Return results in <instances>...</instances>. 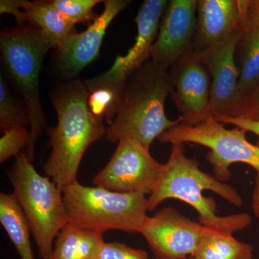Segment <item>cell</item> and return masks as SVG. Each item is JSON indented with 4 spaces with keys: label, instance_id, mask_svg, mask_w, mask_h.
I'll use <instances>...</instances> for the list:
<instances>
[{
    "label": "cell",
    "instance_id": "2e32d148",
    "mask_svg": "<svg viewBox=\"0 0 259 259\" xmlns=\"http://www.w3.org/2000/svg\"><path fill=\"white\" fill-rule=\"evenodd\" d=\"M83 82L88 90L90 111L99 118H105L108 125H111L120 107L126 80L110 69Z\"/></svg>",
    "mask_w": 259,
    "mask_h": 259
},
{
    "label": "cell",
    "instance_id": "484cf974",
    "mask_svg": "<svg viewBox=\"0 0 259 259\" xmlns=\"http://www.w3.org/2000/svg\"><path fill=\"white\" fill-rule=\"evenodd\" d=\"M238 117L259 122V83L243 97Z\"/></svg>",
    "mask_w": 259,
    "mask_h": 259
},
{
    "label": "cell",
    "instance_id": "5bb4252c",
    "mask_svg": "<svg viewBox=\"0 0 259 259\" xmlns=\"http://www.w3.org/2000/svg\"><path fill=\"white\" fill-rule=\"evenodd\" d=\"M244 29L242 0H198L192 49L200 55Z\"/></svg>",
    "mask_w": 259,
    "mask_h": 259
},
{
    "label": "cell",
    "instance_id": "ffe728a7",
    "mask_svg": "<svg viewBox=\"0 0 259 259\" xmlns=\"http://www.w3.org/2000/svg\"><path fill=\"white\" fill-rule=\"evenodd\" d=\"M235 59L238 68V85L242 96L259 83V29L245 27L237 44Z\"/></svg>",
    "mask_w": 259,
    "mask_h": 259
},
{
    "label": "cell",
    "instance_id": "7a4b0ae2",
    "mask_svg": "<svg viewBox=\"0 0 259 259\" xmlns=\"http://www.w3.org/2000/svg\"><path fill=\"white\" fill-rule=\"evenodd\" d=\"M58 124L48 130L52 151L44 166L46 176L61 190L77 182L80 163L89 146L106 135L102 119L88 106L89 93L83 81L70 80L51 93Z\"/></svg>",
    "mask_w": 259,
    "mask_h": 259
},
{
    "label": "cell",
    "instance_id": "7c38bea8",
    "mask_svg": "<svg viewBox=\"0 0 259 259\" xmlns=\"http://www.w3.org/2000/svg\"><path fill=\"white\" fill-rule=\"evenodd\" d=\"M105 9L81 32H73L56 48L58 68L66 79H74L100 54L109 25L131 3L128 0H105Z\"/></svg>",
    "mask_w": 259,
    "mask_h": 259
},
{
    "label": "cell",
    "instance_id": "cb8c5ba5",
    "mask_svg": "<svg viewBox=\"0 0 259 259\" xmlns=\"http://www.w3.org/2000/svg\"><path fill=\"white\" fill-rule=\"evenodd\" d=\"M31 135L26 127H17L4 133L0 139V162L18 156L24 148H28Z\"/></svg>",
    "mask_w": 259,
    "mask_h": 259
},
{
    "label": "cell",
    "instance_id": "6da1fadb",
    "mask_svg": "<svg viewBox=\"0 0 259 259\" xmlns=\"http://www.w3.org/2000/svg\"><path fill=\"white\" fill-rule=\"evenodd\" d=\"M205 190L214 192L236 207L243 205V198L234 187L202 171L198 162L187 157L183 144H171L169 158L163 165L157 185L148 197V211H154L167 199H178L197 211L199 223L204 226L233 234L250 226L252 219L247 213L218 215L215 201L204 197Z\"/></svg>",
    "mask_w": 259,
    "mask_h": 259
},
{
    "label": "cell",
    "instance_id": "52a82bcc",
    "mask_svg": "<svg viewBox=\"0 0 259 259\" xmlns=\"http://www.w3.org/2000/svg\"><path fill=\"white\" fill-rule=\"evenodd\" d=\"M246 131L236 127L227 129L214 118L197 125L180 124L158 138L162 144L191 143L209 148L206 159L212 166L214 176L226 183L231 180L230 167L243 163L259 171V147L246 139Z\"/></svg>",
    "mask_w": 259,
    "mask_h": 259
},
{
    "label": "cell",
    "instance_id": "9a60e30c",
    "mask_svg": "<svg viewBox=\"0 0 259 259\" xmlns=\"http://www.w3.org/2000/svg\"><path fill=\"white\" fill-rule=\"evenodd\" d=\"M168 3L167 0H145L143 3L135 19L138 28L136 42L125 56H117L111 67L122 79L127 80L134 71L151 59V50Z\"/></svg>",
    "mask_w": 259,
    "mask_h": 259
},
{
    "label": "cell",
    "instance_id": "9c48e42d",
    "mask_svg": "<svg viewBox=\"0 0 259 259\" xmlns=\"http://www.w3.org/2000/svg\"><path fill=\"white\" fill-rule=\"evenodd\" d=\"M170 96L181 124L197 125L214 118L210 107V74L201 56L191 51L170 68Z\"/></svg>",
    "mask_w": 259,
    "mask_h": 259
},
{
    "label": "cell",
    "instance_id": "277c9868",
    "mask_svg": "<svg viewBox=\"0 0 259 259\" xmlns=\"http://www.w3.org/2000/svg\"><path fill=\"white\" fill-rule=\"evenodd\" d=\"M62 192L68 223L82 229L102 234L111 230L139 233L148 218V198L144 194L112 192L78 182Z\"/></svg>",
    "mask_w": 259,
    "mask_h": 259
},
{
    "label": "cell",
    "instance_id": "44dd1931",
    "mask_svg": "<svg viewBox=\"0 0 259 259\" xmlns=\"http://www.w3.org/2000/svg\"><path fill=\"white\" fill-rule=\"evenodd\" d=\"M190 259H253V247L238 241L233 233L212 229Z\"/></svg>",
    "mask_w": 259,
    "mask_h": 259
},
{
    "label": "cell",
    "instance_id": "4fadbf2b",
    "mask_svg": "<svg viewBox=\"0 0 259 259\" xmlns=\"http://www.w3.org/2000/svg\"><path fill=\"white\" fill-rule=\"evenodd\" d=\"M197 0H171L160 24L151 59L168 69L193 51Z\"/></svg>",
    "mask_w": 259,
    "mask_h": 259
},
{
    "label": "cell",
    "instance_id": "83f0119b",
    "mask_svg": "<svg viewBox=\"0 0 259 259\" xmlns=\"http://www.w3.org/2000/svg\"><path fill=\"white\" fill-rule=\"evenodd\" d=\"M245 27L259 29V0H242Z\"/></svg>",
    "mask_w": 259,
    "mask_h": 259
},
{
    "label": "cell",
    "instance_id": "4316f807",
    "mask_svg": "<svg viewBox=\"0 0 259 259\" xmlns=\"http://www.w3.org/2000/svg\"><path fill=\"white\" fill-rule=\"evenodd\" d=\"M214 119L224 125L229 124V125H236L239 128L245 130L246 132L253 133L259 138L258 121L247 120V119L238 117H227V116H214ZM255 145L259 147V140Z\"/></svg>",
    "mask_w": 259,
    "mask_h": 259
},
{
    "label": "cell",
    "instance_id": "d6986e66",
    "mask_svg": "<svg viewBox=\"0 0 259 259\" xmlns=\"http://www.w3.org/2000/svg\"><path fill=\"white\" fill-rule=\"evenodd\" d=\"M0 222L21 259H35L30 243V226L13 194H0Z\"/></svg>",
    "mask_w": 259,
    "mask_h": 259
},
{
    "label": "cell",
    "instance_id": "8fae6325",
    "mask_svg": "<svg viewBox=\"0 0 259 259\" xmlns=\"http://www.w3.org/2000/svg\"><path fill=\"white\" fill-rule=\"evenodd\" d=\"M245 30V29H244ZM244 30L236 32L222 44L200 54L211 77L210 107L213 115L236 117L242 105L235 52Z\"/></svg>",
    "mask_w": 259,
    "mask_h": 259
},
{
    "label": "cell",
    "instance_id": "f546056e",
    "mask_svg": "<svg viewBox=\"0 0 259 259\" xmlns=\"http://www.w3.org/2000/svg\"><path fill=\"white\" fill-rule=\"evenodd\" d=\"M252 210L255 218L259 221V171L255 179V187L252 194Z\"/></svg>",
    "mask_w": 259,
    "mask_h": 259
},
{
    "label": "cell",
    "instance_id": "f1b7e54d",
    "mask_svg": "<svg viewBox=\"0 0 259 259\" xmlns=\"http://www.w3.org/2000/svg\"><path fill=\"white\" fill-rule=\"evenodd\" d=\"M24 0H1L0 13L14 16L19 25H23Z\"/></svg>",
    "mask_w": 259,
    "mask_h": 259
},
{
    "label": "cell",
    "instance_id": "e0dca14e",
    "mask_svg": "<svg viewBox=\"0 0 259 259\" xmlns=\"http://www.w3.org/2000/svg\"><path fill=\"white\" fill-rule=\"evenodd\" d=\"M103 234L67 223L56 236L50 259H99Z\"/></svg>",
    "mask_w": 259,
    "mask_h": 259
},
{
    "label": "cell",
    "instance_id": "ba28073f",
    "mask_svg": "<svg viewBox=\"0 0 259 259\" xmlns=\"http://www.w3.org/2000/svg\"><path fill=\"white\" fill-rule=\"evenodd\" d=\"M162 163L134 139L120 140L113 156L94 178L95 186L120 193L151 194L161 176Z\"/></svg>",
    "mask_w": 259,
    "mask_h": 259
},
{
    "label": "cell",
    "instance_id": "5b68a950",
    "mask_svg": "<svg viewBox=\"0 0 259 259\" xmlns=\"http://www.w3.org/2000/svg\"><path fill=\"white\" fill-rule=\"evenodd\" d=\"M13 194L28 220L41 259H50L54 241L68 223L61 189L41 176L21 153L9 172Z\"/></svg>",
    "mask_w": 259,
    "mask_h": 259
},
{
    "label": "cell",
    "instance_id": "3957f363",
    "mask_svg": "<svg viewBox=\"0 0 259 259\" xmlns=\"http://www.w3.org/2000/svg\"><path fill=\"white\" fill-rule=\"evenodd\" d=\"M171 90L168 69L149 59L126 80L115 120L106 128L107 141L116 144L129 138L150 149L155 139L181 124L165 112L166 97Z\"/></svg>",
    "mask_w": 259,
    "mask_h": 259
},
{
    "label": "cell",
    "instance_id": "ac0fdd59",
    "mask_svg": "<svg viewBox=\"0 0 259 259\" xmlns=\"http://www.w3.org/2000/svg\"><path fill=\"white\" fill-rule=\"evenodd\" d=\"M27 23L38 28L55 49L76 32L75 24L56 9L51 1L24 0L23 25Z\"/></svg>",
    "mask_w": 259,
    "mask_h": 259
},
{
    "label": "cell",
    "instance_id": "7402d4cb",
    "mask_svg": "<svg viewBox=\"0 0 259 259\" xmlns=\"http://www.w3.org/2000/svg\"><path fill=\"white\" fill-rule=\"evenodd\" d=\"M30 125L28 113H25L15 101L7 88L5 79H0V128L3 132L17 127Z\"/></svg>",
    "mask_w": 259,
    "mask_h": 259
},
{
    "label": "cell",
    "instance_id": "603a6c76",
    "mask_svg": "<svg viewBox=\"0 0 259 259\" xmlns=\"http://www.w3.org/2000/svg\"><path fill=\"white\" fill-rule=\"evenodd\" d=\"M52 5L75 25L77 23L90 25L97 17L94 8L102 3L100 0H53Z\"/></svg>",
    "mask_w": 259,
    "mask_h": 259
},
{
    "label": "cell",
    "instance_id": "30bf717a",
    "mask_svg": "<svg viewBox=\"0 0 259 259\" xmlns=\"http://www.w3.org/2000/svg\"><path fill=\"white\" fill-rule=\"evenodd\" d=\"M212 229L166 207L148 216L139 233L156 259H187Z\"/></svg>",
    "mask_w": 259,
    "mask_h": 259
},
{
    "label": "cell",
    "instance_id": "d4e9b609",
    "mask_svg": "<svg viewBox=\"0 0 259 259\" xmlns=\"http://www.w3.org/2000/svg\"><path fill=\"white\" fill-rule=\"evenodd\" d=\"M99 259H149L142 249H136L120 243H105Z\"/></svg>",
    "mask_w": 259,
    "mask_h": 259
},
{
    "label": "cell",
    "instance_id": "8992f818",
    "mask_svg": "<svg viewBox=\"0 0 259 259\" xmlns=\"http://www.w3.org/2000/svg\"><path fill=\"white\" fill-rule=\"evenodd\" d=\"M0 47L5 66L26 103L31 141L25 155L32 162L35 143L46 125L39 88L40 71L44 58L54 47L38 28L25 25L2 31Z\"/></svg>",
    "mask_w": 259,
    "mask_h": 259
}]
</instances>
